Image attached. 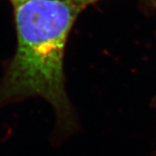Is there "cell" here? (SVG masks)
<instances>
[{"mask_svg": "<svg viewBox=\"0 0 156 156\" xmlns=\"http://www.w3.org/2000/svg\"><path fill=\"white\" fill-rule=\"evenodd\" d=\"M81 11L73 0H24L15 6L17 50L0 80V108L43 98L56 114L54 140L76 127L65 88L63 56Z\"/></svg>", "mask_w": 156, "mask_h": 156, "instance_id": "6da1fadb", "label": "cell"}, {"mask_svg": "<svg viewBox=\"0 0 156 156\" xmlns=\"http://www.w3.org/2000/svg\"><path fill=\"white\" fill-rule=\"evenodd\" d=\"M96 1H98V0H73V2L75 4H76L78 6H80L82 9H83L84 7H86L89 4H92Z\"/></svg>", "mask_w": 156, "mask_h": 156, "instance_id": "7a4b0ae2", "label": "cell"}, {"mask_svg": "<svg viewBox=\"0 0 156 156\" xmlns=\"http://www.w3.org/2000/svg\"><path fill=\"white\" fill-rule=\"evenodd\" d=\"M23 1H24V0H11V2L12 3V5H14V7L17 6V5H19L20 3L23 2Z\"/></svg>", "mask_w": 156, "mask_h": 156, "instance_id": "3957f363", "label": "cell"}]
</instances>
